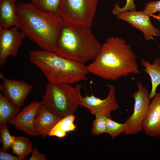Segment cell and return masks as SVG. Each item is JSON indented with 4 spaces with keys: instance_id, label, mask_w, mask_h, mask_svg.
<instances>
[{
    "instance_id": "obj_24",
    "label": "cell",
    "mask_w": 160,
    "mask_h": 160,
    "mask_svg": "<svg viewBox=\"0 0 160 160\" xmlns=\"http://www.w3.org/2000/svg\"><path fill=\"white\" fill-rule=\"evenodd\" d=\"M136 9V6L134 3V0H126L125 5L122 8L119 7L118 2L115 3L112 11V13L113 15L117 16L126 11H133Z\"/></svg>"
},
{
    "instance_id": "obj_1",
    "label": "cell",
    "mask_w": 160,
    "mask_h": 160,
    "mask_svg": "<svg viewBox=\"0 0 160 160\" xmlns=\"http://www.w3.org/2000/svg\"><path fill=\"white\" fill-rule=\"evenodd\" d=\"M16 7L18 27L25 37L42 49L55 52L64 23L62 18L52 12L41 11L31 3H18Z\"/></svg>"
},
{
    "instance_id": "obj_12",
    "label": "cell",
    "mask_w": 160,
    "mask_h": 160,
    "mask_svg": "<svg viewBox=\"0 0 160 160\" xmlns=\"http://www.w3.org/2000/svg\"><path fill=\"white\" fill-rule=\"evenodd\" d=\"M150 16L143 11L135 10L122 12L117 17L140 30L143 33L145 40L148 41L153 37L158 36L159 32V30L151 23Z\"/></svg>"
},
{
    "instance_id": "obj_7",
    "label": "cell",
    "mask_w": 160,
    "mask_h": 160,
    "mask_svg": "<svg viewBox=\"0 0 160 160\" xmlns=\"http://www.w3.org/2000/svg\"><path fill=\"white\" fill-rule=\"evenodd\" d=\"M138 90L132 95L134 100L133 111L125 122V135L137 134L143 131V124L148 115L150 103V93L140 82L137 83Z\"/></svg>"
},
{
    "instance_id": "obj_31",
    "label": "cell",
    "mask_w": 160,
    "mask_h": 160,
    "mask_svg": "<svg viewBox=\"0 0 160 160\" xmlns=\"http://www.w3.org/2000/svg\"><path fill=\"white\" fill-rule=\"evenodd\" d=\"M158 48H159V51L160 52V46H158Z\"/></svg>"
},
{
    "instance_id": "obj_10",
    "label": "cell",
    "mask_w": 160,
    "mask_h": 160,
    "mask_svg": "<svg viewBox=\"0 0 160 160\" xmlns=\"http://www.w3.org/2000/svg\"><path fill=\"white\" fill-rule=\"evenodd\" d=\"M2 80L0 90L4 96L16 106L20 108L23 106L32 86L23 81L5 78Z\"/></svg>"
},
{
    "instance_id": "obj_3",
    "label": "cell",
    "mask_w": 160,
    "mask_h": 160,
    "mask_svg": "<svg viewBox=\"0 0 160 160\" xmlns=\"http://www.w3.org/2000/svg\"><path fill=\"white\" fill-rule=\"evenodd\" d=\"M102 46L90 27L64 22L55 52L85 64L96 59Z\"/></svg>"
},
{
    "instance_id": "obj_22",
    "label": "cell",
    "mask_w": 160,
    "mask_h": 160,
    "mask_svg": "<svg viewBox=\"0 0 160 160\" xmlns=\"http://www.w3.org/2000/svg\"><path fill=\"white\" fill-rule=\"evenodd\" d=\"M95 119L92 123L91 129L92 134L98 135L107 133V119L106 116L99 114L95 115Z\"/></svg>"
},
{
    "instance_id": "obj_23",
    "label": "cell",
    "mask_w": 160,
    "mask_h": 160,
    "mask_svg": "<svg viewBox=\"0 0 160 160\" xmlns=\"http://www.w3.org/2000/svg\"><path fill=\"white\" fill-rule=\"evenodd\" d=\"M0 140L3 145L1 149L7 151L11 148L12 145L14 143L15 136H12L10 134L7 124L0 127Z\"/></svg>"
},
{
    "instance_id": "obj_15",
    "label": "cell",
    "mask_w": 160,
    "mask_h": 160,
    "mask_svg": "<svg viewBox=\"0 0 160 160\" xmlns=\"http://www.w3.org/2000/svg\"><path fill=\"white\" fill-rule=\"evenodd\" d=\"M19 25L16 5L11 0H0V28Z\"/></svg>"
},
{
    "instance_id": "obj_27",
    "label": "cell",
    "mask_w": 160,
    "mask_h": 160,
    "mask_svg": "<svg viewBox=\"0 0 160 160\" xmlns=\"http://www.w3.org/2000/svg\"><path fill=\"white\" fill-rule=\"evenodd\" d=\"M0 160H24V159L18 156H14L7 153V151H3L1 149L0 150Z\"/></svg>"
},
{
    "instance_id": "obj_14",
    "label": "cell",
    "mask_w": 160,
    "mask_h": 160,
    "mask_svg": "<svg viewBox=\"0 0 160 160\" xmlns=\"http://www.w3.org/2000/svg\"><path fill=\"white\" fill-rule=\"evenodd\" d=\"M62 118L53 114L42 105L37 113L34 121V128L37 135L44 138L54 126Z\"/></svg>"
},
{
    "instance_id": "obj_29",
    "label": "cell",
    "mask_w": 160,
    "mask_h": 160,
    "mask_svg": "<svg viewBox=\"0 0 160 160\" xmlns=\"http://www.w3.org/2000/svg\"><path fill=\"white\" fill-rule=\"evenodd\" d=\"M0 78L2 79L4 78V74L2 73H0Z\"/></svg>"
},
{
    "instance_id": "obj_21",
    "label": "cell",
    "mask_w": 160,
    "mask_h": 160,
    "mask_svg": "<svg viewBox=\"0 0 160 160\" xmlns=\"http://www.w3.org/2000/svg\"><path fill=\"white\" fill-rule=\"evenodd\" d=\"M126 129L125 123H121L113 120L111 118L107 119V133L114 139L121 134L124 133Z\"/></svg>"
},
{
    "instance_id": "obj_5",
    "label": "cell",
    "mask_w": 160,
    "mask_h": 160,
    "mask_svg": "<svg viewBox=\"0 0 160 160\" xmlns=\"http://www.w3.org/2000/svg\"><path fill=\"white\" fill-rule=\"evenodd\" d=\"M82 85L48 82L41 102L49 112L62 118L73 114L80 105Z\"/></svg>"
},
{
    "instance_id": "obj_11",
    "label": "cell",
    "mask_w": 160,
    "mask_h": 160,
    "mask_svg": "<svg viewBox=\"0 0 160 160\" xmlns=\"http://www.w3.org/2000/svg\"><path fill=\"white\" fill-rule=\"evenodd\" d=\"M42 105L41 101L31 102L8 123L27 135L33 137L37 136L34 128V121L37 111Z\"/></svg>"
},
{
    "instance_id": "obj_4",
    "label": "cell",
    "mask_w": 160,
    "mask_h": 160,
    "mask_svg": "<svg viewBox=\"0 0 160 160\" xmlns=\"http://www.w3.org/2000/svg\"><path fill=\"white\" fill-rule=\"evenodd\" d=\"M31 62L43 73L49 82L70 84L87 80L89 73L85 64L42 49L31 50Z\"/></svg>"
},
{
    "instance_id": "obj_6",
    "label": "cell",
    "mask_w": 160,
    "mask_h": 160,
    "mask_svg": "<svg viewBox=\"0 0 160 160\" xmlns=\"http://www.w3.org/2000/svg\"><path fill=\"white\" fill-rule=\"evenodd\" d=\"M98 0H60L57 14L66 23L91 27Z\"/></svg>"
},
{
    "instance_id": "obj_28",
    "label": "cell",
    "mask_w": 160,
    "mask_h": 160,
    "mask_svg": "<svg viewBox=\"0 0 160 160\" xmlns=\"http://www.w3.org/2000/svg\"><path fill=\"white\" fill-rule=\"evenodd\" d=\"M150 16L152 17L154 19L158 21L160 23V12L157 15H154V14H151L150 15ZM158 36H159L160 38V28L159 30Z\"/></svg>"
},
{
    "instance_id": "obj_18",
    "label": "cell",
    "mask_w": 160,
    "mask_h": 160,
    "mask_svg": "<svg viewBox=\"0 0 160 160\" xmlns=\"http://www.w3.org/2000/svg\"><path fill=\"white\" fill-rule=\"evenodd\" d=\"M21 110L0 93V127L7 124Z\"/></svg>"
},
{
    "instance_id": "obj_16",
    "label": "cell",
    "mask_w": 160,
    "mask_h": 160,
    "mask_svg": "<svg viewBox=\"0 0 160 160\" xmlns=\"http://www.w3.org/2000/svg\"><path fill=\"white\" fill-rule=\"evenodd\" d=\"M141 63L144 67L143 71L149 76L151 79V89L149 97L151 99L156 95L157 88L160 85V59H156L153 63L151 64L142 58Z\"/></svg>"
},
{
    "instance_id": "obj_20",
    "label": "cell",
    "mask_w": 160,
    "mask_h": 160,
    "mask_svg": "<svg viewBox=\"0 0 160 160\" xmlns=\"http://www.w3.org/2000/svg\"><path fill=\"white\" fill-rule=\"evenodd\" d=\"M60 0H31V3L39 10L45 12H51L57 15Z\"/></svg>"
},
{
    "instance_id": "obj_30",
    "label": "cell",
    "mask_w": 160,
    "mask_h": 160,
    "mask_svg": "<svg viewBox=\"0 0 160 160\" xmlns=\"http://www.w3.org/2000/svg\"><path fill=\"white\" fill-rule=\"evenodd\" d=\"M12 1L14 4H15L16 0H11Z\"/></svg>"
},
{
    "instance_id": "obj_9",
    "label": "cell",
    "mask_w": 160,
    "mask_h": 160,
    "mask_svg": "<svg viewBox=\"0 0 160 160\" xmlns=\"http://www.w3.org/2000/svg\"><path fill=\"white\" fill-rule=\"evenodd\" d=\"M25 37L17 26L10 29L0 28V65L10 56L16 57L22 41Z\"/></svg>"
},
{
    "instance_id": "obj_17",
    "label": "cell",
    "mask_w": 160,
    "mask_h": 160,
    "mask_svg": "<svg viewBox=\"0 0 160 160\" xmlns=\"http://www.w3.org/2000/svg\"><path fill=\"white\" fill-rule=\"evenodd\" d=\"M75 118V115L71 114L62 118L52 128L48 136L59 138L65 137L67 132L76 129V127L74 123Z\"/></svg>"
},
{
    "instance_id": "obj_19",
    "label": "cell",
    "mask_w": 160,
    "mask_h": 160,
    "mask_svg": "<svg viewBox=\"0 0 160 160\" xmlns=\"http://www.w3.org/2000/svg\"><path fill=\"white\" fill-rule=\"evenodd\" d=\"M11 148L13 153L25 159L33 149L32 143L29 140L21 136H15V141Z\"/></svg>"
},
{
    "instance_id": "obj_13",
    "label": "cell",
    "mask_w": 160,
    "mask_h": 160,
    "mask_svg": "<svg viewBox=\"0 0 160 160\" xmlns=\"http://www.w3.org/2000/svg\"><path fill=\"white\" fill-rule=\"evenodd\" d=\"M150 102L148 115L143 124V131L151 137L160 136V92Z\"/></svg>"
},
{
    "instance_id": "obj_25",
    "label": "cell",
    "mask_w": 160,
    "mask_h": 160,
    "mask_svg": "<svg viewBox=\"0 0 160 160\" xmlns=\"http://www.w3.org/2000/svg\"><path fill=\"white\" fill-rule=\"evenodd\" d=\"M150 15L157 12H160V0L151 1L145 4V7L142 11Z\"/></svg>"
},
{
    "instance_id": "obj_8",
    "label": "cell",
    "mask_w": 160,
    "mask_h": 160,
    "mask_svg": "<svg viewBox=\"0 0 160 160\" xmlns=\"http://www.w3.org/2000/svg\"><path fill=\"white\" fill-rule=\"evenodd\" d=\"M108 89L107 96L102 99L92 95L88 96L87 93L84 97H81L80 105L88 109L92 114H99L111 118V112L118 109L119 104L117 102L115 87L112 84H106Z\"/></svg>"
},
{
    "instance_id": "obj_26",
    "label": "cell",
    "mask_w": 160,
    "mask_h": 160,
    "mask_svg": "<svg viewBox=\"0 0 160 160\" xmlns=\"http://www.w3.org/2000/svg\"><path fill=\"white\" fill-rule=\"evenodd\" d=\"M46 155L41 153L36 147H35L32 151V154L29 160H47Z\"/></svg>"
},
{
    "instance_id": "obj_2",
    "label": "cell",
    "mask_w": 160,
    "mask_h": 160,
    "mask_svg": "<svg viewBox=\"0 0 160 160\" xmlns=\"http://www.w3.org/2000/svg\"><path fill=\"white\" fill-rule=\"evenodd\" d=\"M137 59L130 45L124 39L111 36L107 39L96 59L87 67L89 73L116 81L130 74L140 73Z\"/></svg>"
}]
</instances>
